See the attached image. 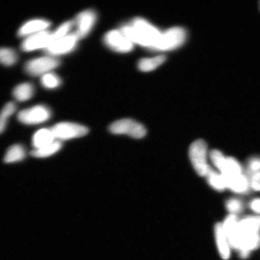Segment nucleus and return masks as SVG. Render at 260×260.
<instances>
[{
    "instance_id": "29",
    "label": "nucleus",
    "mask_w": 260,
    "mask_h": 260,
    "mask_svg": "<svg viewBox=\"0 0 260 260\" xmlns=\"http://www.w3.org/2000/svg\"><path fill=\"white\" fill-rule=\"evenodd\" d=\"M226 209L233 214L240 213L243 209L241 201L236 199H231L227 201Z\"/></svg>"
},
{
    "instance_id": "15",
    "label": "nucleus",
    "mask_w": 260,
    "mask_h": 260,
    "mask_svg": "<svg viewBox=\"0 0 260 260\" xmlns=\"http://www.w3.org/2000/svg\"><path fill=\"white\" fill-rule=\"evenodd\" d=\"M56 141L57 140L51 128H42L35 133L32 143L35 149H38L46 147Z\"/></svg>"
},
{
    "instance_id": "27",
    "label": "nucleus",
    "mask_w": 260,
    "mask_h": 260,
    "mask_svg": "<svg viewBox=\"0 0 260 260\" xmlns=\"http://www.w3.org/2000/svg\"><path fill=\"white\" fill-rule=\"evenodd\" d=\"M210 158L214 165L222 174L225 167L226 157L220 151L214 149L210 152Z\"/></svg>"
},
{
    "instance_id": "22",
    "label": "nucleus",
    "mask_w": 260,
    "mask_h": 260,
    "mask_svg": "<svg viewBox=\"0 0 260 260\" xmlns=\"http://www.w3.org/2000/svg\"><path fill=\"white\" fill-rule=\"evenodd\" d=\"M18 59L17 53L11 48L0 47V63L11 66Z\"/></svg>"
},
{
    "instance_id": "2",
    "label": "nucleus",
    "mask_w": 260,
    "mask_h": 260,
    "mask_svg": "<svg viewBox=\"0 0 260 260\" xmlns=\"http://www.w3.org/2000/svg\"><path fill=\"white\" fill-rule=\"evenodd\" d=\"M259 230L255 216L247 217L239 222V248L237 251L242 258L248 257L250 252L260 246Z\"/></svg>"
},
{
    "instance_id": "17",
    "label": "nucleus",
    "mask_w": 260,
    "mask_h": 260,
    "mask_svg": "<svg viewBox=\"0 0 260 260\" xmlns=\"http://www.w3.org/2000/svg\"><path fill=\"white\" fill-rule=\"evenodd\" d=\"M223 176L225 178L226 188H230L235 192H245L248 189L249 181L242 174L234 177Z\"/></svg>"
},
{
    "instance_id": "24",
    "label": "nucleus",
    "mask_w": 260,
    "mask_h": 260,
    "mask_svg": "<svg viewBox=\"0 0 260 260\" xmlns=\"http://www.w3.org/2000/svg\"><path fill=\"white\" fill-rule=\"evenodd\" d=\"M241 166L236 159L232 157H227L225 168L222 175L225 177H234L242 174Z\"/></svg>"
},
{
    "instance_id": "12",
    "label": "nucleus",
    "mask_w": 260,
    "mask_h": 260,
    "mask_svg": "<svg viewBox=\"0 0 260 260\" xmlns=\"http://www.w3.org/2000/svg\"><path fill=\"white\" fill-rule=\"evenodd\" d=\"M96 14L93 10H86L78 14L75 18L74 24L76 25L77 30L74 34L80 39L86 37L89 34L95 24Z\"/></svg>"
},
{
    "instance_id": "28",
    "label": "nucleus",
    "mask_w": 260,
    "mask_h": 260,
    "mask_svg": "<svg viewBox=\"0 0 260 260\" xmlns=\"http://www.w3.org/2000/svg\"><path fill=\"white\" fill-rule=\"evenodd\" d=\"M74 25L73 21H68L61 24L56 30L52 31L53 40L56 41L61 38L64 37L65 36L70 34L69 32L71 28Z\"/></svg>"
},
{
    "instance_id": "1",
    "label": "nucleus",
    "mask_w": 260,
    "mask_h": 260,
    "mask_svg": "<svg viewBox=\"0 0 260 260\" xmlns=\"http://www.w3.org/2000/svg\"><path fill=\"white\" fill-rule=\"evenodd\" d=\"M121 31L133 44L150 48L152 50H154L162 34L155 26L141 18H135L131 24L123 26Z\"/></svg>"
},
{
    "instance_id": "19",
    "label": "nucleus",
    "mask_w": 260,
    "mask_h": 260,
    "mask_svg": "<svg viewBox=\"0 0 260 260\" xmlns=\"http://www.w3.org/2000/svg\"><path fill=\"white\" fill-rule=\"evenodd\" d=\"M166 60L165 56H158L152 58H144L140 60L138 68L142 72H150L160 67Z\"/></svg>"
},
{
    "instance_id": "6",
    "label": "nucleus",
    "mask_w": 260,
    "mask_h": 260,
    "mask_svg": "<svg viewBox=\"0 0 260 260\" xmlns=\"http://www.w3.org/2000/svg\"><path fill=\"white\" fill-rule=\"evenodd\" d=\"M59 58L47 56L32 58L26 62L24 70L26 73L32 76H43L60 66Z\"/></svg>"
},
{
    "instance_id": "32",
    "label": "nucleus",
    "mask_w": 260,
    "mask_h": 260,
    "mask_svg": "<svg viewBox=\"0 0 260 260\" xmlns=\"http://www.w3.org/2000/svg\"><path fill=\"white\" fill-rule=\"evenodd\" d=\"M251 208L255 212L260 213V198H256L252 201Z\"/></svg>"
},
{
    "instance_id": "20",
    "label": "nucleus",
    "mask_w": 260,
    "mask_h": 260,
    "mask_svg": "<svg viewBox=\"0 0 260 260\" xmlns=\"http://www.w3.org/2000/svg\"><path fill=\"white\" fill-rule=\"evenodd\" d=\"M26 152L23 146L14 145L11 146L6 152L4 161L6 164L20 161L24 160Z\"/></svg>"
},
{
    "instance_id": "30",
    "label": "nucleus",
    "mask_w": 260,
    "mask_h": 260,
    "mask_svg": "<svg viewBox=\"0 0 260 260\" xmlns=\"http://www.w3.org/2000/svg\"><path fill=\"white\" fill-rule=\"evenodd\" d=\"M250 185L253 190L260 191V171L253 174Z\"/></svg>"
},
{
    "instance_id": "26",
    "label": "nucleus",
    "mask_w": 260,
    "mask_h": 260,
    "mask_svg": "<svg viewBox=\"0 0 260 260\" xmlns=\"http://www.w3.org/2000/svg\"><path fill=\"white\" fill-rule=\"evenodd\" d=\"M42 85L48 89H56L61 83V79L56 74L48 73L42 76L41 79Z\"/></svg>"
},
{
    "instance_id": "10",
    "label": "nucleus",
    "mask_w": 260,
    "mask_h": 260,
    "mask_svg": "<svg viewBox=\"0 0 260 260\" xmlns=\"http://www.w3.org/2000/svg\"><path fill=\"white\" fill-rule=\"evenodd\" d=\"M107 47L118 53H126L132 51L134 45L121 31L111 30L107 32L104 38Z\"/></svg>"
},
{
    "instance_id": "9",
    "label": "nucleus",
    "mask_w": 260,
    "mask_h": 260,
    "mask_svg": "<svg viewBox=\"0 0 260 260\" xmlns=\"http://www.w3.org/2000/svg\"><path fill=\"white\" fill-rule=\"evenodd\" d=\"M79 39L77 36L73 34H68L64 37L54 41L44 51L49 56L56 57L72 52L76 48Z\"/></svg>"
},
{
    "instance_id": "18",
    "label": "nucleus",
    "mask_w": 260,
    "mask_h": 260,
    "mask_svg": "<svg viewBox=\"0 0 260 260\" xmlns=\"http://www.w3.org/2000/svg\"><path fill=\"white\" fill-rule=\"evenodd\" d=\"M34 86L30 83H22L16 86L13 90V95L19 102H25L34 95Z\"/></svg>"
},
{
    "instance_id": "16",
    "label": "nucleus",
    "mask_w": 260,
    "mask_h": 260,
    "mask_svg": "<svg viewBox=\"0 0 260 260\" xmlns=\"http://www.w3.org/2000/svg\"><path fill=\"white\" fill-rule=\"evenodd\" d=\"M214 232H215L217 248H218L221 257L225 260L229 259L230 256V246L225 234L224 233L222 223L216 224Z\"/></svg>"
},
{
    "instance_id": "23",
    "label": "nucleus",
    "mask_w": 260,
    "mask_h": 260,
    "mask_svg": "<svg viewBox=\"0 0 260 260\" xmlns=\"http://www.w3.org/2000/svg\"><path fill=\"white\" fill-rule=\"evenodd\" d=\"M16 110V105L14 102H9L0 112V135L5 131L8 119Z\"/></svg>"
},
{
    "instance_id": "14",
    "label": "nucleus",
    "mask_w": 260,
    "mask_h": 260,
    "mask_svg": "<svg viewBox=\"0 0 260 260\" xmlns=\"http://www.w3.org/2000/svg\"><path fill=\"white\" fill-rule=\"evenodd\" d=\"M51 25L50 21L45 19H31L22 24L17 32L19 37H28L42 31L47 30Z\"/></svg>"
},
{
    "instance_id": "31",
    "label": "nucleus",
    "mask_w": 260,
    "mask_h": 260,
    "mask_svg": "<svg viewBox=\"0 0 260 260\" xmlns=\"http://www.w3.org/2000/svg\"><path fill=\"white\" fill-rule=\"evenodd\" d=\"M249 170L253 173L260 171V158H252L250 161Z\"/></svg>"
},
{
    "instance_id": "8",
    "label": "nucleus",
    "mask_w": 260,
    "mask_h": 260,
    "mask_svg": "<svg viewBox=\"0 0 260 260\" xmlns=\"http://www.w3.org/2000/svg\"><path fill=\"white\" fill-rule=\"evenodd\" d=\"M52 115L48 107L45 105H37L21 110L18 114L19 122L26 125H37L46 122Z\"/></svg>"
},
{
    "instance_id": "3",
    "label": "nucleus",
    "mask_w": 260,
    "mask_h": 260,
    "mask_svg": "<svg viewBox=\"0 0 260 260\" xmlns=\"http://www.w3.org/2000/svg\"><path fill=\"white\" fill-rule=\"evenodd\" d=\"M189 157L197 173L201 177L207 176L211 168L207 164V145L203 139H198L191 144Z\"/></svg>"
},
{
    "instance_id": "5",
    "label": "nucleus",
    "mask_w": 260,
    "mask_h": 260,
    "mask_svg": "<svg viewBox=\"0 0 260 260\" xmlns=\"http://www.w3.org/2000/svg\"><path fill=\"white\" fill-rule=\"evenodd\" d=\"M109 131L115 135H125L135 139H142L146 135L145 126L131 119H122L114 122L109 126Z\"/></svg>"
},
{
    "instance_id": "25",
    "label": "nucleus",
    "mask_w": 260,
    "mask_h": 260,
    "mask_svg": "<svg viewBox=\"0 0 260 260\" xmlns=\"http://www.w3.org/2000/svg\"><path fill=\"white\" fill-rule=\"evenodd\" d=\"M207 177L211 186L215 188L216 190L222 191L226 188L225 178L222 174H217L211 170Z\"/></svg>"
},
{
    "instance_id": "21",
    "label": "nucleus",
    "mask_w": 260,
    "mask_h": 260,
    "mask_svg": "<svg viewBox=\"0 0 260 260\" xmlns=\"http://www.w3.org/2000/svg\"><path fill=\"white\" fill-rule=\"evenodd\" d=\"M62 147V144L59 141H56L50 145L46 147L38 149H34L31 152V155L32 157L37 158H45L50 157L56 154L58 151H60Z\"/></svg>"
},
{
    "instance_id": "11",
    "label": "nucleus",
    "mask_w": 260,
    "mask_h": 260,
    "mask_svg": "<svg viewBox=\"0 0 260 260\" xmlns=\"http://www.w3.org/2000/svg\"><path fill=\"white\" fill-rule=\"evenodd\" d=\"M54 41L52 32L42 31L30 36L22 41L21 48L22 51L28 52L43 49L45 50Z\"/></svg>"
},
{
    "instance_id": "4",
    "label": "nucleus",
    "mask_w": 260,
    "mask_h": 260,
    "mask_svg": "<svg viewBox=\"0 0 260 260\" xmlns=\"http://www.w3.org/2000/svg\"><path fill=\"white\" fill-rule=\"evenodd\" d=\"M187 39V32L181 27H174L162 32L154 48L157 51H171L183 45Z\"/></svg>"
},
{
    "instance_id": "13",
    "label": "nucleus",
    "mask_w": 260,
    "mask_h": 260,
    "mask_svg": "<svg viewBox=\"0 0 260 260\" xmlns=\"http://www.w3.org/2000/svg\"><path fill=\"white\" fill-rule=\"evenodd\" d=\"M239 222L235 214H232L222 223L230 246L236 250L239 248Z\"/></svg>"
},
{
    "instance_id": "7",
    "label": "nucleus",
    "mask_w": 260,
    "mask_h": 260,
    "mask_svg": "<svg viewBox=\"0 0 260 260\" xmlns=\"http://www.w3.org/2000/svg\"><path fill=\"white\" fill-rule=\"evenodd\" d=\"M51 129L55 138L60 142L83 137L89 133V129L86 126L69 122L58 123Z\"/></svg>"
}]
</instances>
